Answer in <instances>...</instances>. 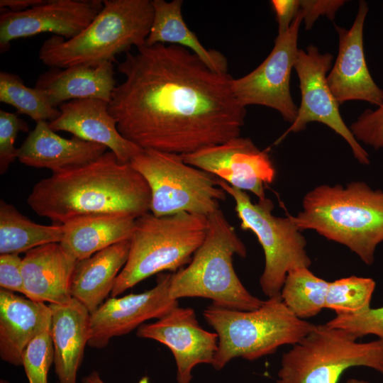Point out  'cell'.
Returning a JSON list of instances; mask_svg holds the SVG:
<instances>
[{
	"instance_id": "cell-40",
	"label": "cell",
	"mask_w": 383,
	"mask_h": 383,
	"mask_svg": "<svg viewBox=\"0 0 383 383\" xmlns=\"http://www.w3.org/2000/svg\"><path fill=\"white\" fill-rule=\"evenodd\" d=\"M1 383H8V382H6L5 380H1Z\"/></svg>"
},
{
	"instance_id": "cell-39",
	"label": "cell",
	"mask_w": 383,
	"mask_h": 383,
	"mask_svg": "<svg viewBox=\"0 0 383 383\" xmlns=\"http://www.w3.org/2000/svg\"><path fill=\"white\" fill-rule=\"evenodd\" d=\"M82 383H105L101 379L99 373L96 371H93L88 375L84 377ZM138 383H150L149 378L147 376L143 377Z\"/></svg>"
},
{
	"instance_id": "cell-3",
	"label": "cell",
	"mask_w": 383,
	"mask_h": 383,
	"mask_svg": "<svg viewBox=\"0 0 383 383\" xmlns=\"http://www.w3.org/2000/svg\"><path fill=\"white\" fill-rule=\"evenodd\" d=\"M292 218L301 231L312 230L345 245L371 265L383 242V189L361 181L318 185L306 194Z\"/></svg>"
},
{
	"instance_id": "cell-13",
	"label": "cell",
	"mask_w": 383,
	"mask_h": 383,
	"mask_svg": "<svg viewBox=\"0 0 383 383\" xmlns=\"http://www.w3.org/2000/svg\"><path fill=\"white\" fill-rule=\"evenodd\" d=\"M184 162L224 180L258 199L266 198L264 185L271 184L275 169L270 155L248 138L241 136L192 153L181 155Z\"/></svg>"
},
{
	"instance_id": "cell-11",
	"label": "cell",
	"mask_w": 383,
	"mask_h": 383,
	"mask_svg": "<svg viewBox=\"0 0 383 383\" xmlns=\"http://www.w3.org/2000/svg\"><path fill=\"white\" fill-rule=\"evenodd\" d=\"M303 17L299 11L289 28L277 35L266 59L248 74L233 79L232 89L240 105H260L277 111L284 121L292 123L298 106L290 91V77L299 49V30Z\"/></svg>"
},
{
	"instance_id": "cell-41",
	"label": "cell",
	"mask_w": 383,
	"mask_h": 383,
	"mask_svg": "<svg viewBox=\"0 0 383 383\" xmlns=\"http://www.w3.org/2000/svg\"><path fill=\"white\" fill-rule=\"evenodd\" d=\"M382 10H383V5H382Z\"/></svg>"
},
{
	"instance_id": "cell-30",
	"label": "cell",
	"mask_w": 383,
	"mask_h": 383,
	"mask_svg": "<svg viewBox=\"0 0 383 383\" xmlns=\"http://www.w3.org/2000/svg\"><path fill=\"white\" fill-rule=\"evenodd\" d=\"M375 286L372 278L353 275L329 282L325 308L336 315L362 311L370 307Z\"/></svg>"
},
{
	"instance_id": "cell-21",
	"label": "cell",
	"mask_w": 383,
	"mask_h": 383,
	"mask_svg": "<svg viewBox=\"0 0 383 383\" xmlns=\"http://www.w3.org/2000/svg\"><path fill=\"white\" fill-rule=\"evenodd\" d=\"M48 305L51 311L50 335L56 383H77L89 338L90 313L74 298L65 304Z\"/></svg>"
},
{
	"instance_id": "cell-17",
	"label": "cell",
	"mask_w": 383,
	"mask_h": 383,
	"mask_svg": "<svg viewBox=\"0 0 383 383\" xmlns=\"http://www.w3.org/2000/svg\"><path fill=\"white\" fill-rule=\"evenodd\" d=\"M368 11V4L360 1L351 28L335 26L338 52L326 79L340 104L348 101H364L378 106L383 102V90L370 74L365 56L363 30Z\"/></svg>"
},
{
	"instance_id": "cell-32",
	"label": "cell",
	"mask_w": 383,
	"mask_h": 383,
	"mask_svg": "<svg viewBox=\"0 0 383 383\" xmlns=\"http://www.w3.org/2000/svg\"><path fill=\"white\" fill-rule=\"evenodd\" d=\"M326 324L345 330L357 338L374 335L383 340V306L376 309L370 307L354 314L336 315Z\"/></svg>"
},
{
	"instance_id": "cell-31",
	"label": "cell",
	"mask_w": 383,
	"mask_h": 383,
	"mask_svg": "<svg viewBox=\"0 0 383 383\" xmlns=\"http://www.w3.org/2000/svg\"><path fill=\"white\" fill-rule=\"evenodd\" d=\"M50 325L51 322L43 328L23 352V366L28 383H48V372L54 360Z\"/></svg>"
},
{
	"instance_id": "cell-14",
	"label": "cell",
	"mask_w": 383,
	"mask_h": 383,
	"mask_svg": "<svg viewBox=\"0 0 383 383\" xmlns=\"http://www.w3.org/2000/svg\"><path fill=\"white\" fill-rule=\"evenodd\" d=\"M172 273L160 274L156 285L142 293L111 297L90 313L88 345L106 347L109 340L126 335L148 320L160 318L178 306L170 296Z\"/></svg>"
},
{
	"instance_id": "cell-36",
	"label": "cell",
	"mask_w": 383,
	"mask_h": 383,
	"mask_svg": "<svg viewBox=\"0 0 383 383\" xmlns=\"http://www.w3.org/2000/svg\"><path fill=\"white\" fill-rule=\"evenodd\" d=\"M345 3L344 0H299L305 29L310 30L319 16H325L333 21Z\"/></svg>"
},
{
	"instance_id": "cell-7",
	"label": "cell",
	"mask_w": 383,
	"mask_h": 383,
	"mask_svg": "<svg viewBox=\"0 0 383 383\" xmlns=\"http://www.w3.org/2000/svg\"><path fill=\"white\" fill-rule=\"evenodd\" d=\"M208 216L177 213L155 216L150 212L135 219L128 257L111 292L116 297L149 277L176 272L187 265L204 243Z\"/></svg>"
},
{
	"instance_id": "cell-19",
	"label": "cell",
	"mask_w": 383,
	"mask_h": 383,
	"mask_svg": "<svg viewBox=\"0 0 383 383\" xmlns=\"http://www.w3.org/2000/svg\"><path fill=\"white\" fill-rule=\"evenodd\" d=\"M77 262L60 243L45 244L26 252L21 265L24 295L38 302H68L72 298L71 280Z\"/></svg>"
},
{
	"instance_id": "cell-38",
	"label": "cell",
	"mask_w": 383,
	"mask_h": 383,
	"mask_svg": "<svg viewBox=\"0 0 383 383\" xmlns=\"http://www.w3.org/2000/svg\"><path fill=\"white\" fill-rule=\"evenodd\" d=\"M45 0H0V8H6L13 12L26 11L45 2Z\"/></svg>"
},
{
	"instance_id": "cell-22",
	"label": "cell",
	"mask_w": 383,
	"mask_h": 383,
	"mask_svg": "<svg viewBox=\"0 0 383 383\" xmlns=\"http://www.w3.org/2000/svg\"><path fill=\"white\" fill-rule=\"evenodd\" d=\"M51 322L49 305L0 289V357L23 365V352L30 340Z\"/></svg>"
},
{
	"instance_id": "cell-35",
	"label": "cell",
	"mask_w": 383,
	"mask_h": 383,
	"mask_svg": "<svg viewBox=\"0 0 383 383\" xmlns=\"http://www.w3.org/2000/svg\"><path fill=\"white\" fill-rule=\"evenodd\" d=\"M22 260L19 254L0 255L1 289L25 294L21 271Z\"/></svg>"
},
{
	"instance_id": "cell-6",
	"label": "cell",
	"mask_w": 383,
	"mask_h": 383,
	"mask_svg": "<svg viewBox=\"0 0 383 383\" xmlns=\"http://www.w3.org/2000/svg\"><path fill=\"white\" fill-rule=\"evenodd\" d=\"M203 316L218 335V349L211 365L217 370L234 358L252 361L275 353L282 345H294L315 326L296 317L280 294L268 297L252 311L211 304Z\"/></svg>"
},
{
	"instance_id": "cell-27",
	"label": "cell",
	"mask_w": 383,
	"mask_h": 383,
	"mask_svg": "<svg viewBox=\"0 0 383 383\" xmlns=\"http://www.w3.org/2000/svg\"><path fill=\"white\" fill-rule=\"evenodd\" d=\"M63 224L35 223L3 199L0 201V255L19 254L36 247L60 243Z\"/></svg>"
},
{
	"instance_id": "cell-15",
	"label": "cell",
	"mask_w": 383,
	"mask_h": 383,
	"mask_svg": "<svg viewBox=\"0 0 383 383\" xmlns=\"http://www.w3.org/2000/svg\"><path fill=\"white\" fill-rule=\"evenodd\" d=\"M103 1L48 0L26 11H4L0 15V52L11 42L42 33H52L70 40L84 30L99 13Z\"/></svg>"
},
{
	"instance_id": "cell-29",
	"label": "cell",
	"mask_w": 383,
	"mask_h": 383,
	"mask_svg": "<svg viewBox=\"0 0 383 383\" xmlns=\"http://www.w3.org/2000/svg\"><path fill=\"white\" fill-rule=\"evenodd\" d=\"M0 101L13 106L18 113L26 114L36 123L52 121L60 113L41 91L27 87L18 75L6 71L0 72Z\"/></svg>"
},
{
	"instance_id": "cell-8",
	"label": "cell",
	"mask_w": 383,
	"mask_h": 383,
	"mask_svg": "<svg viewBox=\"0 0 383 383\" xmlns=\"http://www.w3.org/2000/svg\"><path fill=\"white\" fill-rule=\"evenodd\" d=\"M357 339L345 330L315 325L283 354L276 383H338L346 370L357 366L383 375V340L359 343Z\"/></svg>"
},
{
	"instance_id": "cell-18",
	"label": "cell",
	"mask_w": 383,
	"mask_h": 383,
	"mask_svg": "<svg viewBox=\"0 0 383 383\" xmlns=\"http://www.w3.org/2000/svg\"><path fill=\"white\" fill-rule=\"evenodd\" d=\"M59 110V116L48 122L55 132H69L82 140L104 145L123 162H130L142 150L120 133L108 101L75 99L61 104Z\"/></svg>"
},
{
	"instance_id": "cell-20",
	"label": "cell",
	"mask_w": 383,
	"mask_h": 383,
	"mask_svg": "<svg viewBox=\"0 0 383 383\" xmlns=\"http://www.w3.org/2000/svg\"><path fill=\"white\" fill-rule=\"evenodd\" d=\"M107 149L74 136L62 138L50 128L48 121H40L18 148V160L29 167L57 172L90 162Z\"/></svg>"
},
{
	"instance_id": "cell-23",
	"label": "cell",
	"mask_w": 383,
	"mask_h": 383,
	"mask_svg": "<svg viewBox=\"0 0 383 383\" xmlns=\"http://www.w3.org/2000/svg\"><path fill=\"white\" fill-rule=\"evenodd\" d=\"M112 62L98 67H50L36 80L35 87L57 108L65 101L99 99L109 103L116 87Z\"/></svg>"
},
{
	"instance_id": "cell-34",
	"label": "cell",
	"mask_w": 383,
	"mask_h": 383,
	"mask_svg": "<svg viewBox=\"0 0 383 383\" xmlns=\"http://www.w3.org/2000/svg\"><path fill=\"white\" fill-rule=\"evenodd\" d=\"M350 130L359 143L375 150L383 148V102L374 110H365Z\"/></svg>"
},
{
	"instance_id": "cell-26",
	"label": "cell",
	"mask_w": 383,
	"mask_h": 383,
	"mask_svg": "<svg viewBox=\"0 0 383 383\" xmlns=\"http://www.w3.org/2000/svg\"><path fill=\"white\" fill-rule=\"evenodd\" d=\"M153 21L145 44L175 45L196 55L211 70L228 73V61L219 51L206 48L196 34L187 27L182 13L183 1L152 0Z\"/></svg>"
},
{
	"instance_id": "cell-2",
	"label": "cell",
	"mask_w": 383,
	"mask_h": 383,
	"mask_svg": "<svg viewBox=\"0 0 383 383\" xmlns=\"http://www.w3.org/2000/svg\"><path fill=\"white\" fill-rule=\"evenodd\" d=\"M150 201L144 177L111 151L87 164L52 172L35 184L27 199L36 214L56 224L107 213L137 218L150 212Z\"/></svg>"
},
{
	"instance_id": "cell-25",
	"label": "cell",
	"mask_w": 383,
	"mask_h": 383,
	"mask_svg": "<svg viewBox=\"0 0 383 383\" xmlns=\"http://www.w3.org/2000/svg\"><path fill=\"white\" fill-rule=\"evenodd\" d=\"M136 218L117 213L74 218L63 224L61 245L78 261L117 243L130 240Z\"/></svg>"
},
{
	"instance_id": "cell-1",
	"label": "cell",
	"mask_w": 383,
	"mask_h": 383,
	"mask_svg": "<svg viewBox=\"0 0 383 383\" xmlns=\"http://www.w3.org/2000/svg\"><path fill=\"white\" fill-rule=\"evenodd\" d=\"M125 79L109 111L120 133L141 149L185 155L240 136L246 115L228 73L191 50L145 44L118 64Z\"/></svg>"
},
{
	"instance_id": "cell-28",
	"label": "cell",
	"mask_w": 383,
	"mask_h": 383,
	"mask_svg": "<svg viewBox=\"0 0 383 383\" xmlns=\"http://www.w3.org/2000/svg\"><path fill=\"white\" fill-rule=\"evenodd\" d=\"M329 282L315 275L307 267L289 272L280 291L287 307L299 318L317 315L325 308Z\"/></svg>"
},
{
	"instance_id": "cell-16",
	"label": "cell",
	"mask_w": 383,
	"mask_h": 383,
	"mask_svg": "<svg viewBox=\"0 0 383 383\" xmlns=\"http://www.w3.org/2000/svg\"><path fill=\"white\" fill-rule=\"evenodd\" d=\"M139 338L152 339L167 347L177 365L178 383H190L199 364L212 365L218 349V335L201 328L193 309L173 308L152 323L141 325Z\"/></svg>"
},
{
	"instance_id": "cell-9",
	"label": "cell",
	"mask_w": 383,
	"mask_h": 383,
	"mask_svg": "<svg viewBox=\"0 0 383 383\" xmlns=\"http://www.w3.org/2000/svg\"><path fill=\"white\" fill-rule=\"evenodd\" d=\"M130 163L149 186L150 212L155 216L181 212L208 216L226 198L215 175L185 163L181 155L142 149Z\"/></svg>"
},
{
	"instance_id": "cell-10",
	"label": "cell",
	"mask_w": 383,
	"mask_h": 383,
	"mask_svg": "<svg viewBox=\"0 0 383 383\" xmlns=\"http://www.w3.org/2000/svg\"><path fill=\"white\" fill-rule=\"evenodd\" d=\"M217 184L233 199L240 228L252 231L262 248L265 267L260 278L262 292L267 297L280 294L289 272L311 265L301 231L292 215H273L274 206L271 199L266 197L253 203L246 192L218 178Z\"/></svg>"
},
{
	"instance_id": "cell-37",
	"label": "cell",
	"mask_w": 383,
	"mask_h": 383,
	"mask_svg": "<svg viewBox=\"0 0 383 383\" xmlns=\"http://www.w3.org/2000/svg\"><path fill=\"white\" fill-rule=\"evenodd\" d=\"M271 4L276 14L277 35H282L299 13V0H272Z\"/></svg>"
},
{
	"instance_id": "cell-24",
	"label": "cell",
	"mask_w": 383,
	"mask_h": 383,
	"mask_svg": "<svg viewBox=\"0 0 383 383\" xmlns=\"http://www.w3.org/2000/svg\"><path fill=\"white\" fill-rule=\"evenodd\" d=\"M129 250L130 240H126L77 262L70 293L90 313L111 294L117 276L127 262Z\"/></svg>"
},
{
	"instance_id": "cell-33",
	"label": "cell",
	"mask_w": 383,
	"mask_h": 383,
	"mask_svg": "<svg viewBox=\"0 0 383 383\" xmlns=\"http://www.w3.org/2000/svg\"><path fill=\"white\" fill-rule=\"evenodd\" d=\"M28 123L16 113L0 110V174H4L16 159L15 141L19 131L27 133Z\"/></svg>"
},
{
	"instance_id": "cell-4",
	"label": "cell",
	"mask_w": 383,
	"mask_h": 383,
	"mask_svg": "<svg viewBox=\"0 0 383 383\" xmlns=\"http://www.w3.org/2000/svg\"><path fill=\"white\" fill-rule=\"evenodd\" d=\"M150 0H104L89 25L70 40L52 35L40 48L39 60L49 67H98L145 44L153 21Z\"/></svg>"
},
{
	"instance_id": "cell-5",
	"label": "cell",
	"mask_w": 383,
	"mask_h": 383,
	"mask_svg": "<svg viewBox=\"0 0 383 383\" xmlns=\"http://www.w3.org/2000/svg\"><path fill=\"white\" fill-rule=\"evenodd\" d=\"M208 221L206 238L191 262L172 273L170 296L206 298L215 306L233 310L258 309L264 301L247 290L233 267L235 255H247L245 244L220 209L208 216Z\"/></svg>"
},
{
	"instance_id": "cell-12",
	"label": "cell",
	"mask_w": 383,
	"mask_h": 383,
	"mask_svg": "<svg viewBox=\"0 0 383 383\" xmlns=\"http://www.w3.org/2000/svg\"><path fill=\"white\" fill-rule=\"evenodd\" d=\"M333 55L321 53L313 45L306 50L299 49L294 68L299 80L301 104L294 121L280 140L290 133L304 130L311 122L328 126L348 144L355 158L362 165L370 163L367 151L356 140L343 120L339 111L340 104L332 94L326 74L331 67Z\"/></svg>"
}]
</instances>
